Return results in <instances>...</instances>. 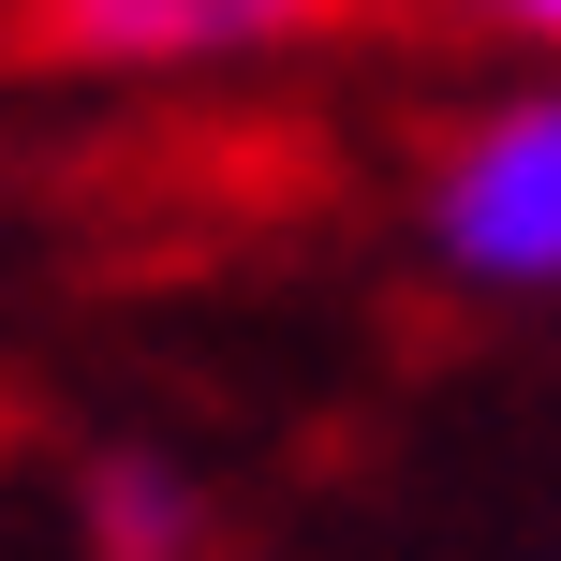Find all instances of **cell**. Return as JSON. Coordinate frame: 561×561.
Masks as SVG:
<instances>
[{
    "mask_svg": "<svg viewBox=\"0 0 561 561\" xmlns=\"http://www.w3.org/2000/svg\"><path fill=\"white\" fill-rule=\"evenodd\" d=\"M428 237H444L458 280H561V89L473 118L428 193Z\"/></svg>",
    "mask_w": 561,
    "mask_h": 561,
    "instance_id": "cell-2",
    "label": "cell"
},
{
    "mask_svg": "<svg viewBox=\"0 0 561 561\" xmlns=\"http://www.w3.org/2000/svg\"><path fill=\"white\" fill-rule=\"evenodd\" d=\"M89 533H104V561H193V488L148 473V458H104L89 473Z\"/></svg>",
    "mask_w": 561,
    "mask_h": 561,
    "instance_id": "cell-3",
    "label": "cell"
},
{
    "mask_svg": "<svg viewBox=\"0 0 561 561\" xmlns=\"http://www.w3.org/2000/svg\"><path fill=\"white\" fill-rule=\"evenodd\" d=\"M355 0H0V45L59 75H222V59L325 45Z\"/></svg>",
    "mask_w": 561,
    "mask_h": 561,
    "instance_id": "cell-1",
    "label": "cell"
},
{
    "mask_svg": "<svg viewBox=\"0 0 561 561\" xmlns=\"http://www.w3.org/2000/svg\"><path fill=\"white\" fill-rule=\"evenodd\" d=\"M488 30H533V45H561V0H473Z\"/></svg>",
    "mask_w": 561,
    "mask_h": 561,
    "instance_id": "cell-4",
    "label": "cell"
}]
</instances>
